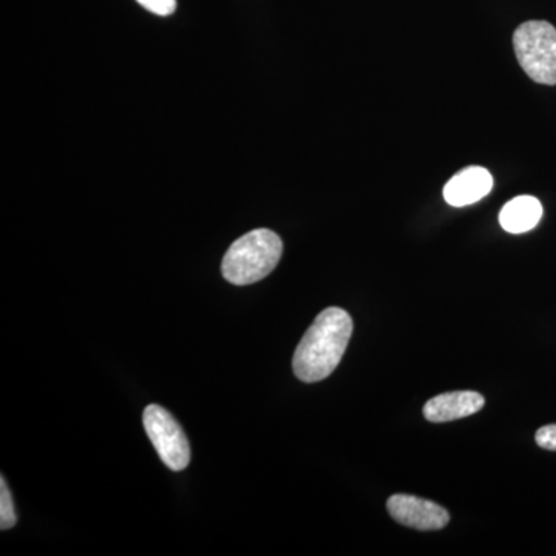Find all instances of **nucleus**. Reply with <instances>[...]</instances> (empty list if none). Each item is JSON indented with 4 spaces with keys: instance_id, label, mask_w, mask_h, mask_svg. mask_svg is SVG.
<instances>
[{
    "instance_id": "obj_10",
    "label": "nucleus",
    "mask_w": 556,
    "mask_h": 556,
    "mask_svg": "<svg viewBox=\"0 0 556 556\" xmlns=\"http://www.w3.org/2000/svg\"><path fill=\"white\" fill-rule=\"evenodd\" d=\"M137 2L159 16H170L177 10V0H137Z\"/></svg>"
},
{
    "instance_id": "obj_9",
    "label": "nucleus",
    "mask_w": 556,
    "mask_h": 556,
    "mask_svg": "<svg viewBox=\"0 0 556 556\" xmlns=\"http://www.w3.org/2000/svg\"><path fill=\"white\" fill-rule=\"evenodd\" d=\"M0 485H2V489H0V529L9 530L16 526L17 515L5 478L0 479Z\"/></svg>"
},
{
    "instance_id": "obj_4",
    "label": "nucleus",
    "mask_w": 556,
    "mask_h": 556,
    "mask_svg": "<svg viewBox=\"0 0 556 556\" xmlns=\"http://www.w3.org/2000/svg\"><path fill=\"white\" fill-rule=\"evenodd\" d=\"M142 422L161 460L172 471L185 470L190 463V445L175 417L160 405H149L142 415Z\"/></svg>"
},
{
    "instance_id": "obj_11",
    "label": "nucleus",
    "mask_w": 556,
    "mask_h": 556,
    "mask_svg": "<svg viewBox=\"0 0 556 556\" xmlns=\"http://www.w3.org/2000/svg\"><path fill=\"white\" fill-rule=\"evenodd\" d=\"M535 441L541 448L556 452V424L541 427L540 430L536 431Z\"/></svg>"
},
{
    "instance_id": "obj_5",
    "label": "nucleus",
    "mask_w": 556,
    "mask_h": 556,
    "mask_svg": "<svg viewBox=\"0 0 556 556\" xmlns=\"http://www.w3.org/2000/svg\"><path fill=\"white\" fill-rule=\"evenodd\" d=\"M387 508L399 525L424 532L444 529L450 521V514L444 507L413 495H393L387 501Z\"/></svg>"
},
{
    "instance_id": "obj_6",
    "label": "nucleus",
    "mask_w": 556,
    "mask_h": 556,
    "mask_svg": "<svg viewBox=\"0 0 556 556\" xmlns=\"http://www.w3.org/2000/svg\"><path fill=\"white\" fill-rule=\"evenodd\" d=\"M484 404V396L477 391H450L430 399L424 405V417L434 424L453 422V420L477 415Z\"/></svg>"
},
{
    "instance_id": "obj_1",
    "label": "nucleus",
    "mask_w": 556,
    "mask_h": 556,
    "mask_svg": "<svg viewBox=\"0 0 556 556\" xmlns=\"http://www.w3.org/2000/svg\"><path fill=\"white\" fill-rule=\"evenodd\" d=\"M353 328V318L345 309L321 311L300 340L292 358L298 379L314 383L329 378L345 354Z\"/></svg>"
},
{
    "instance_id": "obj_7",
    "label": "nucleus",
    "mask_w": 556,
    "mask_h": 556,
    "mask_svg": "<svg viewBox=\"0 0 556 556\" xmlns=\"http://www.w3.org/2000/svg\"><path fill=\"white\" fill-rule=\"evenodd\" d=\"M493 177L484 167L470 166L450 179L444 188V199L450 206L464 207L489 195Z\"/></svg>"
},
{
    "instance_id": "obj_3",
    "label": "nucleus",
    "mask_w": 556,
    "mask_h": 556,
    "mask_svg": "<svg viewBox=\"0 0 556 556\" xmlns=\"http://www.w3.org/2000/svg\"><path fill=\"white\" fill-rule=\"evenodd\" d=\"M514 49L526 75L543 86H556V28L546 21H529L514 33Z\"/></svg>"
},
{
    "instance_id": "obj_8",
    "label": "nucleus",
    "mask_w": 556,
    "mask_h": 556,
    "mask_svg": "<svg viewBox=\"0 0 556 556\" xmlns=\"http://www.w3.org/2000/svg\"><path fill=\"white\" fill-rule=\"evenodd\" d=\"M543 217V204L535 197L522 195L501 208L500 223L510 233H525L535 228Z\"/></svg>"
},
{
    "instance_id": "obj_2",
    "label": "nucleus",
    "mask_w": 556,
    "mask_h": 556,
    "mask_svg": "<svg viewBox=\"0 0 556 556\" xmlns=\"http://www.w3.org/2000/svg\"><path fill=\"white\" fill-rule=\"evenodd\" d=\"M283 241L270 229H255L233 241L222 263V274L237 287L257 283L277 268Z\"/></svg>"
}]
</instances>
